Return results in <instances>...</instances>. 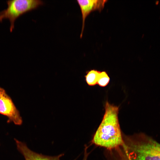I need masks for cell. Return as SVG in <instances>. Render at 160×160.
Wrapping results in <instances>:
<instances>
[{
    "label": "cell",
    "mask_w": 160,
    "mask_h": 160,
    "mask_svg": "<svg viewBox=\"0 0 160 160\" xmlns=\"http://www.w3.org/2000/svg\"><path fill=\"white\" fill-rule=\"evenodd\" d=\"M108 1L105 0H77L81 12L82 25L80 37L82 36L86 19L92 12L98 11L100 12L104 8L105 4Z\"/></svg>",
    "instance_id": "5b68a950"
},
{
    "label": "cell",
    "mask_w": 160,
    "mask_h": 160,
    "mask_svg": "<svg viewBox=\"0 0 160 160\" xmlns=\"http://www.w3.org/2000/svg\"><path fill=\"white\" fill-rule=\"evenodd\" d=\"M100 72V71L95 69H92L87 71L84 77L87 85L89 86H92L97 84V80Z\"/></svg>",
    "instance_id": "52a82bcc"
},
{
    "label": "cell",
    "mask_w": 160,
    "mask_h": 160,
    "mask_svg": "<svg viewBox=\"0 0 160 160\" xmlns=\"http://www.w3.org/2000/svg\"><path fill=\"white\" fill-rule=\"evenodd\" d=\"M101 122L92 140L95 145L111 150L123 145L118 114L119 106L106 101Z\"/></svg>",
    "instance_id": "6da1fadb"
},
{
    "label": "cell",
    "mask_w": 160,
    "mask_h": 160,
    "mask_svg": "<svg viewBox=\"0 0 160 160\" xmlns=\"http://www.w3.org/2000/svg\"><path fill=\"white\" fill-rule=\"evenodd\" d=\"M15 140L17 149L23 155L25 160H60V158L64 155L61 154L52 156L39 154L29 149L25 143L16 139Z\"/></svg>",
    "instance_id": "8992f818"
},
{
    "label": "cell",
    "mask_w": 160,
    "mask_h": 160,
    "mask_svg": "<svg viewBox=\"0 0 160 160\" xmlns=\"http://www.w3.org/2000/svg\"><path fill=\"white\" fill-rule=\"evenodd\" d=\"M110 80V77L105 71H100L97 80V84L101 87H104L108 84Z\"/></svg>",
    "instance_id": "9c48e42d"
},
{
    "label": "cell",
    "mask_w": 160,
    "mask_h": 160,
    "mask_svg": "<svg viewBox=\"0 0 160 160\" xmlns=\"http://www.w3.org/2000/svg\"><path fill=\"white\" fill-rule=\"evenodd\" d=\"M88 147L86 145H85L84 149V156L82 160H87V157L89 153L87 152V149Z\"/></svg>",
    "instance_id": "30bf717a"
},
{
    "label": "cell",
    "mask_w": 160,
    "mask_h": 160,
    "mask_svg": "<svg viewBox=\"0 0 160 160\" xmlns=\"http://www.w3.org/2000/svg\"><path fill=\"white\" fill-rule=\"evenodd\" d=\"M124 147L131 160H160V144L142 133H122Z\"/></svg>",
    "instance_id": "7a4b0ae2"
},
{
    "label": "cell",
    "mask_w": 160,
    "mask_h": 160,
    "mask_svg": "<svg viewBox=\"0 0 160 160\" xmlns=\"http://www.w3.org/2000/svg\"><path fill=\"white\" fill-rule=\"evenodd\" d=\"M0 113L6 116L8 122L20 125L23 122L19 111L5 90L0 87Z\"/></svg>",
    "instance_id": "277c9868"
},
{
    "label": "cell",
    "mask_w": 160,
    "mask_h": 160,
    "mask_svg": "<svg viewBox=\"0 0 160 160\" xmlns=\"http://www.w3.org/2000/svg\"><path fill=\"white\" fill-rule=\"evenodd\" d=\"M6 9L0 12L2 20H9L10 24V31L12 32L15 27L17 19L23 14L36 9L43 4L39 0H13L7 1Z\"/></svg>",
    "instance_id": "3957f363"
},
{
    "label": "cell",
    "mask_w": 160,
    "mask_h": 160,
    "mask_svg": "<svg viewBox=\"0 0 160 160\" xmlns=\"http://www.w3.org/2000/svg\"><path fill=\"white\" fill-rule=\"evenodd\" d=\"M107 160H131L129 157L125 150L119 148L112 153Z\"/></svg>",
    "instance_id": "ba28073f"
}]
</instances>
